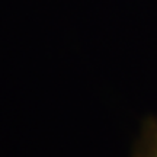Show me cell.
<instances>
[{"label": "cell", "instance_id": "6da1fadb", "mask_svg": "<svg viewBox=\"0 0 157 157\" xmlns=\"http://www.w3.org/2000/svg\"><path fill=\"white\" fill-rule=\"evenodd\" d=\"M132 157H157V115H148L143 121Z\"/></svg>", "mask_w": 157, "mask_h": 157}]
</instances>
